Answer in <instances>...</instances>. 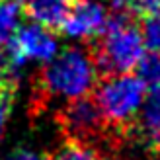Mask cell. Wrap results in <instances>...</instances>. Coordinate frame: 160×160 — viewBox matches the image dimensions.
I'll use <instances>...</instances> for the list:
<instances>
[{
  "label": "cell",
  "instance_id": "cell-1",
  "mask_svg": "<svg viewBox=\"0 0 160 160\" xmlns=\"http://www.w3.org/2000/svg\"><path fill=\"white\" fill-rule=\"evenodd\" d=\"M98 70L88 49L67 47L39 70L33 84V102L43 109L47 100H76L88 96L98 84Z\"/></svg>",
  "mask_w": 160,
  "mask_h": 160
},
{
  "label": "cell",
  "instance_id": "cell-12",
  "mask_svg": "<svg viewBox=\"0 0 160 160\" xmlns=\"http://www.w3.org/2000/svg\"><path fill=\"white\" fill-rule=\"evenodd\" d=\"M137 68H139V78L142 82H148V84L160 82V55H156V53L142 55Z\"/></svg>",
  "mask_w": 160,
  "mask_h": 160
},
{
  "label": "cell",
  "instance_id": "cell-11",
  "mask_svg": "<svg viewBox=\"0 0 160 160\" xmlns=\"http://www.w3.org/2000/svg\"><path fill=\"white\" fill-rule=\"evenodd\" d=\"M142 41L150 49V53L160 55V12L147 16L142 22Z\"/></svg>",
  "mask_w": 160,
  "mask_h": 160
},
{
  "label": "cell",
  "instance_id": "cell-2",
  "mask_svg": "<svg viewBox=\"0 0 160 160\" xmlns=\"http://www.w3.org/2000/svg\"><path fill=\"white\" fill-rule=\"evenodd\" d=\"M109 133L113 137H127L137 119L141 103L145 100V82L133 74H113L100 78L94 96Z\"/></svg>",
  "mask_w": 160,
  "mask_h": 160
},
{
  "label": "cell",
  "instance_id": "cell-5",
  "mask_svg": "<svg viewBox=\"0 0 160 160\" xmlns=\"http://www.w3.org/2000/svg\"><path fill=\"white\" fill-rule=\"evenodd\" d=\"M108 26V10L98 2L76 0L61 31L70 37H100Z\"/></svg>",
  "mask_w": 160,
  "mask_h": 160
},
{
  "label": "cell",
  "instance_id": "cell-8",
  "mask_svg": "<svg viewBox=\"0 0 160 160\" xmlns=\"http://www.w3.org/2000/svg\"><path fill=\"white\" fill-rule=\"evenodd\" d=\"M74 0H23L22 12L49 31H61Z\"/></svg>",
  "mask_w": 160,
  "mask_h": 160
},
{
  "label": "cell",
  "instance_id": "cell-17",
  "mask_svg": "<svg viewBox=\"0 0 160 160\" xmlns=\"http://www.w3.org/2000/svg\"><path fill=\"white\" fill-rule=\"evenodd\" d=\"M16 2H23V0H16Z\"/></svg>",
  "mask_w": 160,
  "mask_h": 160
},
{
  "label": "cell",
  "instance_id": "cell-15",
  "mask_svg": "<svg viewBox=\"0 0 160 160\" xmlns=\"http://www.w3.org/2000/svg\"><path fill=\"white\" fill-rule=\"evenodd\" d=\"M8 84H18V78H16L14 70H10L8 67H4L2 61H0V88H4Z\"/></svg>",
  "mask_w": 160,
  "mask_h": 160
},
{
  "label": "cell",
  "instance_id": "cell-6",
  "mask_svg": "<svg viewBox=\"0 0 160 160\" xmlns=\"http://www.w3.org/2000/svg\"><path fill=\"white\" fill-rule=\"evenodd\" d=\"M129 135L156 152V147L160 142V82L150 84Z\"/></svg>",
  "mask_w": 160,
  "mask_h": 160
},
{
  "label": "cell",
  "instance_id": "cell-4",
  "mask_svg": "<svg viewBox=\"0 0 160 160\" xmlns=\"http://www.w3.org/2000/svg\"><path fill=\"white\" fill-rule=\"evenodd\" d=\"M57 121L67 139L88 142V145H92V141L103 139V135L109 133L106 119L92 96L70 100L57 113Z\"/></svg>",
  "mask_w": 160,
  "mask_h": 160
},
{
  "label": "cell",
  "instance_id": "cell-7",
  "mask_svg": "<svg viewBox=\"0 0 160 160\" xmlns=\"http://www.w3.org/2000/svg\"><path fill=\"white\" fill-rule=\"evenodd\" d=\"M14 43L23 59L51 61L57 55V39L49 29L41 26H23L14 33Z\"/></svg>",
  "mask_w": 160,
  "mask_h": 160
},
{
  "label": "cell",
  "instance_id": "cell-16",
  "mask_svg": "<svg viewBox=\"0 0 160 160\" xmlns=\"http://www.w3.org/2000/svg\"><path fill=\"white\" fill-rule=\"evenodd\" d=\"M154 154H158V156H160V142H158V147H156V152H154Z\"/></svg>",
  "mask_w": 160,
  "mask_h": 160
},
{
  "label": "cell",
  "instance_id": "cell-13",
  "mask_svg": "<svg viewBox=\"0 0 160 160\" xmlns=\"http://www.w3.org/2000/svg\"><path fill=\"white\" fill-rule=\"evenodd\" d=\"M16 94H18V84H8L4 88H0V133L4 129L6 119L10 117Z\"/></svg>",
  "mask_w": 160,
  "mask_h": 160
},
{
  "label": "cell",
  "instance_id": "cell-3",
  "mask_svg": "<svg viewBox=\"0 0 160 160\" xmlns=\"http://www.w3.org/2000/svg\"><path fill=\"white\" fill-rule=\"evenodd\" d=\"M100 78L129 74L145 55V41L137 23L106 26L103 33L88 47Z\"/></svg>",
  "mask_w": 160,
  "mask_h": 160
},
{
  "label": "cell",
  "instance_id": "cell-18",
  "mask_svg": "<svg viewBox=\"0 0 160 160\" xmlns=\"http://www.w3.org/2000/svg\"><path fill=\"white\" fill-rule=\"evenodd\" d=\"M74 2H76V0H74Z\"/></svg>",
  "mask_w": 160,
  "mask_h": 160
},
{
  "label": "cell",
  "instance_id": "cell-9",
  "mask_svg": "<svg viewBox=\"0 0 160 160\" xmlns=\"http://www.w3.org/2000/svg\"><path fill=\"white\" fill-rule=\"evenodd\" d=\"M47 160H108V156H103L94 145L67 139L65 145L55 154L47 156Z\"/></svg>",
  "mask_w": 160,
  "mask_h": 160
},
{
  "label": "cell",
  "instance_id": "cell-14",
  "mask_svg": "<svg viewBox=\"0 0 160 160\" xmlns=\"http://www.w3.org/2000/svg\"><path fill=\"white\" fill-rule=\"evenodd\" d=\"M4 160H47V158L39 156L35 152H29V150H23V148H16L14 152H10Z\"/></svg>",
  "mask_w": 160,
  "mask_h": 160
},
{
  "label": "cell",
  "instance_id": "cell-10",
  "mask_svg": "<svg viewBox=\"0 0 160 160\" xmlns=\"http://www.w3.org/2000/svg\"><path fill=\"white\" fill-rule=\"evenodd\" d=\"M22 4L16 0H0V47L14 37L20 23Z\"/></svg>",
  "mask_w": 160,
  "mask_h": 160
}]
</instances>
